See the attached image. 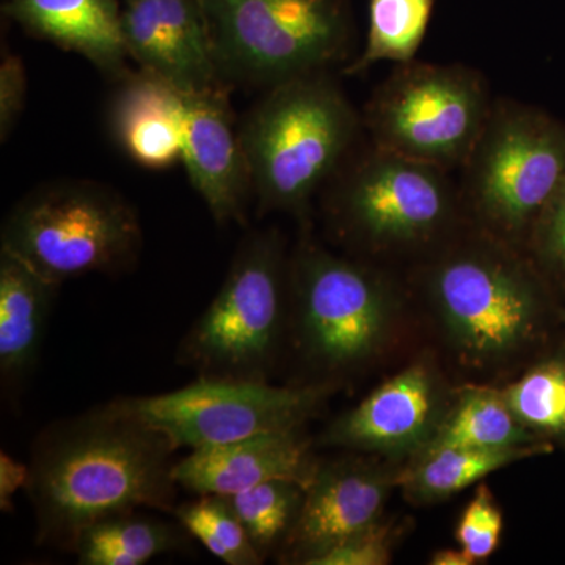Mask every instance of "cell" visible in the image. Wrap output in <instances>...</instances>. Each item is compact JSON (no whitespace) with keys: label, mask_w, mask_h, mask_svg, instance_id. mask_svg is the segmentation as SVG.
Instances as JSON below:
<instances>
[{"label":"cell","mask_w":565,"mask_h":565,"mask_svg":"<svg viewBox=\"0 0 565 565\" xmlns=\"http://www.w3.org/2000/svg\"><path fill=\"white\" fill-rule=\"evenodd\" d=\"M177 448L111 401L51 424L33 441L25 492L36 544L71 550L85 527L139 508L173 512Z\"/></svg>","instance_id":"1"},{"label":"cell","mask_w":565,"mask_h":565,"mask_svg":"<svg viewBox=\"0 0 565 565\" xmlns=\"http://www.w3.org/2000/svg\"><path fill=\"white\" fill-rule=\"evenodd\" d=\"M419 288L463 363L500 366L544 333L548 281L531 256L467 221L422 258Z\"/></svg>","instance_id":"2"},{"label":"cell","mask_w":565,"mask_h":565,"mask_svg":"<svg viewBox=\"0 0 565 565\" xmlns=\"http://www.w3.org/2000/svg\"><path fill=\"white\" fill-rule=\"evenodd\" d=\"M239 131L259 211L305 221L311 200L355 152L364 128L362 111L330 71H318L267 88Z\"/></svg>","instance_id":"3"},{"label":"cell","mask_w":565,"mask_h":565,"mask_svg":"<svg viewBox=\"0 0 565 565\" xmlns=\"http://www.w3.org/2000/svg\"><path fill=\"white\" fill-rule=\"evenodd\" d=\"M323 207L344 244L373 256L424 258L468 221L451 172L371 141L330 180Z\"/></svg>","instance_id":"4"},{"label":"cell","mask_w":565,"mask_h":565,"mask_svg":"<svg viewBox=\"0 0 565 565\" xmlns=\"http://www.w3.org/2000/svg\"><path fill=\"white\" fill-rule=\"evenodd\" d=\"M399 308L394 282L362 259L305 236L289 256L288 332L319 373L356 370L384 349Z\"/></svg>","instance_id":"5"},{"label":"cell","mask_w":565,"mask_h":565,"mask_svg":"<svg viewBox=\"0 0 565 565\" xmlns=\"http://www.w3.org/2000/svg\"><path fill=\"white\" fill-rule=\"evenodd\" d=\"M289 256L277 230L237 248L221 291L193 322L178 363L199 377L269 382L288 333Z\"/></svg>","instance_id":"6"},{"label":"cell","mask_w":565,"mask_h":565,"mask_svg":"<svg viewBox=\"0 0 565 565\" xmlns=\"http://www.w3.org/2000/svg\"><path fill=\"white\" fill-rule=\"evenodd\" d=\"M460 170L468 221L526 252L535 222L565 180V125L514 99H494Z\"/></svg>","instance_id":"7"},{"label":"cell","mask_w":565,"mask_h":565,"mask_svg":"<svg viewBox=\"0 0 565 565\" xmlns=\"http://www.w3.org/2000/svg\"><path fill=\"white\" fill-rule=\"evenodd\" d=\"M141 247L137 212L120 193L92 181L41 185L7 215L0 250L61 286L131 266Z\"/></svg>","instance_id":"8"},{"label":"cell","mask_w":565,"mask_h":565,"mask_svg":"<svg viewBox=\"0 0 565 565\" xmlns=\"http://www.w3.org/2000/svg\"><path fill=\"white\" fill-rule=\"evenodd\" d=\"M494 99L481 71L460 63H399L364 104L371 143L452 172L462 169Z\"/></svg>","instance_id":"9"},{"label":"cell","mask_w":565,"mask_h":565,"mask_svg":"<svg viewBox=\"0 0 565 565\" xmlns=\"http://www.w3.org/2000/svg\"><path fill=\"white\" fill-rule=\"evenodd\" d=\"M228 84L270 88L330 71L352 47L348 0H202Z\"/></svg>","instance_id":"10"},{"label":"cell","mask_w":565,"mask_h":565,"mask_svg":"<svg viewBox=\"0 0 565 565\" xmlns=\"http://www.w3.org/2000/svg\"><path fill=\"white\" fill-rule=\"evenodd\" d=\"M330 393L332 385L275 386L269 382L199 377L174 392L114 401L166 435L174 448L192 451L302 429Z\"/></svg>","instance_id":"11"},{"label":"cell","mask_w":565,"mask_h":565,"mask_svg":"<svg viewBox=\"0 0 565 565\" xmlns=\"http://www.w3.org/2000/svg\"><path fill=\"white\" fill-rule=\"evenodd\" d=\"M452 394L433 363L419 360L334 419L323 446L382 456H411L433 440Z\"/></svg>","instance_id":"12"},{"label":"cell","mask_w":565,"mask_h":565,"mask_svg":"<svg viewBox=\"0 0 565 565\" xmlns=\"http://www.w3.org/2000/svg\"><path fill=\"white\" fill-rule=\"evenodd\" d=\"M397 475L399 470L362 457L319 462L305 489L299 519L281 545L289 563L308 565L344 539L381 522Z\"/></svg>","instance_id":"13"},{"label":"cell","mask_w":565,"mask_h":565,"mask_svg":"<svg viewBox=\"0 0 565 565\" xmlns=\"http://www.w3.org/2000/svg\"><path fill=\"white\" fill-rule=\"evenodd\" d=\"M129 58L184 93L230 87L202 0H121Z\"/></svg>","instance_id":"14"},{"label":"cell","mask_w":565,"mask_h":565,"mask_svg":"<svg viewBox=\"0 0 565 565\" xmlns=\"http://www.w3.org/2000/svg\"><path fill=\"white\" fill-rule=\"evenodd\" d=\"M181 162L215 222L244 221L253 189L241 131L234 126L230 87L185 93Z\"/></svg>","instance_id":"15"},{"label":"cell","mask_w":565,"mask_h":565,"mask_svg":"<svg viewBox=\"0 0 565 565\" xmlns=\"http://www.w3.org/2000/svg\"><path fill=\"white\" fill-rule=\"evenodd\" d=\"M318 465L302 427L192 449L191 455L177 460L173 476L188 492L228 497L275 479L307 487Z\"/></svg>","instance_id":"16"},{"label":"cell","mask_w":565,"mask_h":565,"mask_svg":"<svg viewBox=\"0 0 565 565\" xmlns=\"http://www.w3.org/2000/svg\"><path fill=\"white\" fill-rule=\"evenodd\" d=\"M107 106V122L120 150L137 166L170 169L182 159L185 93L145 70L117 81Z\"/></svg>","instance_id":"17"},{"label":"cell","mask_w":565,"mask_h":565,"mask_svg":"<svg viewBox=\"0 0 565 565\" xmlns=\"http://www.w3.org/2000/svg\"><path fill=\"white\" fill-rule=\"evenodd\" d=\"M2 10L25 32L82 55L111 79L129 71L121 0H3Z\"/></svg>","instance_id":"18"},{"label":"cell","mask_w":565,"mask_h":565,"mask_svg":"<svg viewBox=\"0 0 565 565\" xmlns=\"http://www.w3.org/2000/svg\"><path fill=\"white\" fill-rule=\"evenodd\" d=\"M58 285L0 250V375L21 384L39 360Z\"/></svg>","instance_id":"19"},{"label":"cell","mask_w":565,"mask_h":565,"mask_svg":"<svg viewBox=\"0 0 565 565\" xmlns=\"http://www.w3.org/2000/svg\"><path fill=\"white\" fill-rule=\"evenodd\" d=\"M552 451L553 445L548 440L504 449L459 446L427 448L412 457L411 462L401 468L397 487L403 489L405 498L412 503H438L455 497L468 487L479 484L487 476L497 473L501 468Z\"/></svg>","instance_id":"20"},{"label":"cell","mask_w":565,"mask_h":565,"mask_svg":"<svg viewBox=\"0 0 565 565\" xmlns=\"http://www.w3.org/2000/svg\"><path fill=\"white\" fill-rule=\"evenodd\" d=\"M546 441L526 429L501 390L467 385L452 393L448 411L426 448L504 449ZM550 441V440H548Z\"/></svg>","instance_id":"21"},{"label":"cell","mask_w":565,"mask_h":565,"mask_svg":"<svg viewBox=\"0 0 565 565\" xmlns=\"http://www.w3.org/2000/svg\"><path fill=\"white\" fill-rule=\"evenodd\" d=\"M178 527L136 512L99 520L85 527L73 546L82 565H143L163 553L180 550Z\"/></svg>","instance_id":"22"},{"label":"cell","mask_w":565,"mask_h":565,"mask_svg":"<svg viewBox=\"0 0 565 565\" xmlns=\"http://www.w3.org/2000/svg\"><path fill=\"white\" fill-rule=\"evenodd\" d=\"M437 0H370L367 33L362 54L343 68L360 76L381 62L396 65L415 61Z\"/></svg>","instance_id":"23"},{"label":"cell","mask_w":565,"mask_h":565,"mask_svg":"<svg viewBox=\"0 0 565 565\" xmlns=\"http://www.w3.org/2000/svg\"><path fill=\"white\" fill-rule=\"evenodd\" d=\"M305 489L300 482L275 479L225 497L263 559L285 544L291 533L302 509Z\"/></svg>","instance_id":"24"},{"label":"cell","mask_w":565,"mask_h":565,"mask_svg":"<svg viewBox=\"0 0 565 565\" xmlns=\"http://www.w3.org/2000/svg\"><path fill=\"white\" fill-rule=\"evenodd\" d=\"M512 414L537 437L565 438V355L535 363L501 390Z\"/></svg>","instance_id":"25"},{"label":"cell","mask_w":565,"mask_h":565,"mask_svg":"<svg viewBox=\"0 0 565 565\" xmlns=\"http://www.w3.org/2000/svg\"><path fill=\"white\" fill-rule=\"evenodd\" d=\"M185 533L193 535L211 553L228 565H259L263 557L247 531L221 494H199L196 500L173 511Z\"/></svg>","instance_id":"26"},{"label":"cell","mask_w":565,"mask_h":565,"mask_svg":"<svg viewBox=\"0 0 565 565\" xmlns=\"http://www.w3.org/2000/svg\"><path fill=\"white\" fill-rule=\"evenodd\" d=\"M526 253L546 281L565 288V180L535 222Z\"/></svg>","instance_id":"27"},{"label":"cell","mask_w":565,"mask_h":565,"mask_svg":"<svg viewBox=\"0 0 565 565\" xmlns=\"http://www.w3.org/2000/svg\"><path fill=\"white\" fill-rule=\"evenodd\" d=\"M503 534V512L492 490L478 486L470 503L465 505L456 527V541L476 563L489 559L500 546Z\"/></svg>","instance_id":"28"},{"label":"cell","mask_w":565,"mask_h":565,"mask_svg":"<svg viewBox=\"0 0 565 565\" xmlns=\"http://www.w3.org/2000/svg\"><path fill=\"white\" fill-rule=\"evenodd\" d=\"M396 530L384 522L360 531L316 556L308 565H386L393 556Z\"/></svg>","instance_id":"29"},{"label":"cell","mask_w":565,"mask_h":565,"mask_svg":"<svg viewBox=\"0 0 565 565\" xmlns=\"http://www.w3.org/2000/svg\"><path fill=\"white\" fill-rule=\"evenodd\" d=\"M28 73L21 55L9 50L0 62V140L6 143L25 106Z\"/></svg>","instance_id":"30"},{"label":"cell","mask_w":565,"mask_h":565,"mask_svg":"<svg viewBox=\"0 0 565 565\" xmlns=\"http://www.w3.org/2000/svg\"><path fill=\"white\" fill-rule=\"evenodd\" d=\"M430 564L434 565H473L476 561L473 557L468 555L465 550L460 548H445L440 550V552L435 553L433 557H430Z\"/></svg>","instance_id":"31"},{"label":"cell","mask_w":565,"mask_h":565,"mask_svg":"<svg viewBox=\"0 0 565 565\" xmlns=\"http://www.w3.org/2000/svg\"><path fill=\"white\" fill-rule=\"evenodd\" d=\"M564 441H565V438H564Z\"/></svg>","instance_id":"32"}]
</instances>
